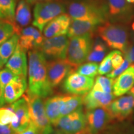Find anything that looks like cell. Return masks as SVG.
I'll list each match as a JSON object with an SVG mask.
<instances>
[{"mask_svg":"<svg viewBox=\"0 0 134 134\" xmlns=\"http://www.w3.org/2000/svg\"><path fill=\"white\" fill-rule=\"evenodd\" d=\"M104 23L95 20H79L71 19L67 36L69 38L94 34L99 26Z\"/></svg>","mask_w":134,"mask_h":134,"instance_id":"20","label":"cell"},{"mask_svg":"<svg viewBox=\"0 0 134 134\" xmlns=\"http://www.w3.org/2000/svg\"><path fill=\"white\" fill-rule=\"evenodd\" d=\"M124 60L122 53L119 50H113V55L112 57V64H113V70L116 69L122 64Z\"/></svg>","mask_w":134,"mask_h":134,"instance_id":"35","label":"cell"},{"mask_svg":"<svg viewBox=\"0 0 134 134\" xmlns=\"http://www.w3.org/2000/svg\"><path fill=\"white\" fill-rule=\"evenodd\" d=\"M8 107L15 114L14 119L9 124L11 129L17 133L26 129L31 123L29 104L26 98L23 96Z\"/></svg>","mask_w":134,"mask_h":134,"instance_id":"10","label":"cell"},{"mask_svg":"<svg viewBox=\"0 0 134 134\" xmlns=\"http://www.w3.org/2000/svg\"><path fill=\"white\" fill-rule=\"evenodd\" d=\"M114 81V79L107 76H98L95 80L92 90L107 93H113Z\"/></svg>","mask_w":134,"mask_h":134,"instance_id":"29","label":"cell"},{"mask_svg":"<svg viewBox=\"0 0 134 134\" xmlns=\"http://www.w3.org/2000/svg\"><path fill=\"white\" fill-rule=\"evenodd\" d=\"M18 134H41V132L31 122L29 127L26 129L23 130V132H19Z\"/></svg>","mask_w":134,"mask_h":134,"instance_id":"36","label":"cell"},{"mask_svg":"<svg viewBox=\"0 0 134 134\" xmlns=\"http://www.w3.org/2000/svg\"><path fill=\"white\" fill-rule=\"evenodd\" d=\"M94 83V78L84 76L77 72H72L64 80L63 88L68 93L82 96L91 91Z\"/></svg>","mask_w":134,"mask_h":134,"instance_id":"9","label":"cell"},{"mask_svg":"<svg viewBox=\"0 0 134 134\" xmlns=\"http://www.w3.org/2000/svg\"><path fill=\"white\" fill-rule=\"evenodd\" d=\"M128 94L130 95H132V96L134 97V85H133V86L132 87L131 89H130L129 91Z\"/></svg>","mask_w":134,"mask_h":134,"instance_id":"40","label":"cell"},{"mask_svg":"<svg viewBox=\"0 0 134 134\" xmlns=\"http://www.w3.org/2000/svg\"><path fill=\"white\" fill-rule=\"evenodd\" d=\"M66 11V4L57 0L37 3L34 8L32 24L42 32L48 23Z\"/></svg>","mask_w":134,"mask_h":134,"instance_id":"4","label":"cell"},{"mask_svg":"<svg viewBox=\"0 0 134 134\" xmlns=\"http://www.w3.org/2000/svg\"><path fill=\"white\" fill-rule=\"evenodd\" d=\"M44 38L42 32L36 27H26L20 33L19 45L26 51L38 49Z\"/></svg>","mask_w":134,"mask_h":134,"instance_id":"16","label":"cell"},{"mask_svg":"<svg viewBox=\"0 0 134 134\" xmlns=\"http://www.w3.org/2000/svg\"><path fill=\"white\" fill-rule=\"evenodd\" d=\"M31 21V4L27 0H19L17 4L14 17V24L17 34L19 35L22 29L26 27Z\"/></svg>","mask_w":134,"mask_h":134,"instance_id":"22","label":"cell"},{"mask_svg":"<svg viewBox=\"0 0 134 134\" xmlns=\"http://www.w3.org/2000/svg\"><path fill=\"white\" fill-rule=\"evenodd\" d=\"M127 1L129 3H132V0H127Z\"/></svg>","mask_w":134,"mask_h":134,"instance_id":"45","label":"cell"},{"mask_svg":"<svg viewBox=\"0 0 134 134\" xmlns=\"http://www.w3.org/2000/svg\"><path fill=\"white\" fill-rule=\"evenodd\" d=\"M113 55V51L108 53L104 58L100 62L99 65L98 73L100 75H107L113 70V64H112V57Z\"/></svg>","mask_w":134,"mask_h":134,"instance_id":"32","label":"cell"},{"mask_svg":"<svg viewBox=\"0 0 134 134\" xmlns=\"http://www.w3.org/2000/svg\"><path fill=\"white\" fill-rule=\"evenodd\" d=\"M108 6V19L112 22L126 21L132 18L133 9L127 0H105Z\"/></svg>","mask_w":134,"mask_h":134,"instance_id":"13","label":"cell"},{"mask_svg":"<svg viewBox=\"0 0 134 134\" xmlns=\"http://www.w3.org/2000/svg\"><path fill=\"white\" fill-rule=\"evenodd\" d=\"M66 35L45 38L38 50L50 60L65 59L69 39Z\"/></svg>","mask_w":134,"mask_h":134,"instance_id":"8","label":"cell"},{"mask_svg":"<svg viewBox=\"0 0 134 134\" xmlns=\"http://www.w3.org/2000/svg\"><path fill=\"white\" fill-rule=\"evenodd\" d=\"M18 76H19L15 75L13 71L6 67L0 70V96L2 94L3 90L6 85Z\"/></svg>","mask_w":134,"mask_h":134,"instance_id":"31","label":"cell"},{"mask_svg":"<svg viewBox=\"0 0 134 134\" xmlns=\"http://www.w3.org/2000/svg\"><path fill=\"white\" fill-rule=\"evenodd\" d=\"M19 35L18 34H14L7 41L0 45V56L5 63H6L16 50L17 46L19 43Z\"/></svg>","mask_w":134,"mask_h":134,"instance_id":"26","label":"cell"},{"mask_svg":"<svg viewBox=\"0 0 134 134\" xmlns=\"http://www.w3.org/2000/svg\"><path fill=\"white\" fill-rule=\"evenodd\" d=\"M28 57L27 91L42 98H46L53 91L48 80L47 58L38 49L30 50Z\"/></svg>","mask_w":134,"mask_h":134,"instance_id":"1","label":"cell"},{"mask_svg":"<svg viewBox=\"0 0 134 134\" xmlns=\"http://www.w3.org/2000/svg\"><path fill=\"white\" fill-rule=\"evenodd\" d=\"M130 64H131V63H130L127 58H125L124 62L122 63V64L120 65V66H119L118 68H116V69L113 70V71L110 72L109 73L107 74L106 76L110 78L114 79V78H117V76H119L122 73H123L127 68H129V67L130 66Z\"/></svg>","mask_w":134,"mask_h":134,"instance_id":"34","label":"cell"},{"mask_svg":"<svg viewBox=\"0 0 134 134\" xmlns=\"http://www.w3.org/2000/svg\"><path fill=\"white\" fill-rule=\"evenodd\" d=\"M115 97L113 93L91 90L83 96V104L86 110L98 108H108Z\"/></svg>","mask_w":134,"mask_h":134,"instance_id":"18","label":"cell"},{"mask_svg":"<svg viewBox=\"0 0 134 134\" xmlns=\"http://www.w3.org/2000/svg\"><path fill=\"white\" fill-rule=\"evenodd\" d=\"M93 34L70 38L65 60L76 69L87 60L92 46Z\"/></svg>","mask_w":134,"mask_h":134,"instance_id":"5","label":"cell"},{"mask_svg":"<svg viewBox=\"0 0 134 134\" xmlns=\"http://www.w3.org/2000/svg\"><path fill=\"white\" fill-rule=\"evenodd\" d=\"M63 97V95L50 97L47 99L44 103L47 115L52 125H55L62 117L61 108Z\"/></svg>","mask_w":134,"mask_h":134,"instance_id":"23","label":"cell"},{"mask_svg":"<svg viewBox=\"0 0 134 134\" xmlns=\"http://www.w3.org/2000/svg\"><path fill=\"white\" fill-rule=\"evenodd\" d=\"M115 134H134L133 132H121L119 133H115Z\"/></svg>","mask_w":134,"mask_h":134,"instance_id":"42","label":"cell"},{"mask_svg":"<svg viewBox=\"0 0 134 134\" xmlns=\"http://www.w3.org/2000/svg\"><path fill=\"white\" fill-rule=\"evenodd\" d=\"M52 134H65V133H62V132H59V131H57V132H54V133H52Z\"/></svg>","mask_w":134,"mask_h":134,"instance_id":"44","label":"cell"},{"mask_svg":"<svg viewBox=\"0 0 134 134\" xmlns=\"http://www.w3.org/2000/svg\"><path fill=\"white\" fill-rule=\"evenodd\" d=\"M77 134H89V133H88V132H87L86 129H85L83 130V131L80 132V133H77Z\"/></svg>","mask_w":134,"mask_h":134,"instance_id":"43","label":"cell"},{"mask_svg":"<svg viewBox=\"0 0 134 134\" xmlns=\"http://www.w3.org/2000/svg\"><path fill=\"white\" fill-rule=\"evenodd\" d=\"M17 34L14 23L8 20L0 19V45Z\"/></svg>","mask_w":134,"mask_h":134,"instance_id":"28","label":"cell"},{"mask_svg":"<svg viewBox=\"0 0 134 134\" xmlns=\"http://www.w3.org/2000/svg\"><path fill=\"white\" fill-rule=\"evenodd\" d=\"M27 89L26 78L21 76L13 80L7 85L0 96V108L6 104H11L16 101L24 95Z\"/></svg>","mask_w":134,"mask_h":134,"instance_id":"15","label":"cell"},{"mask_svg":"<svg viewBox=\"0 0 134 134\" xmlns=\"http://www.w3.org/2000/svg\"><path fill=\"white\" fill-rule=\"evenodd\" d=\"M23 96L27 100L31 123L39 130L41 134L52 133V124L47 115L45 104L42 98L32 94L27 91Z\"/></svg>","mask_w":134,"mask_h":134,"instance_id":"6","label":"cell"},{"mask_svg":"<svg viewBox=\"0 0 134 134\" xmlns=\"http://www.w3.org/2000/svg\"><path fill=\"white\" fill-rule=\"evenodd\" d=\"M0 134H18L14 132L10 125L0 124Z\"/></svg>","mask_w":134,"mask_h":134,"instance_id":"37","label":"cell"},{"mask_svg":"<svg viewBox=\"0 0 134 134\" xmlns=\"http://www.w3.org/2000/svg\"><path fill=\"white\" fill-rule=\"evenodd\" d=\"M86 117L83 108L61 117L53 125L58 131L65 134H77L86 128Z\"/></svg>","mask_w":134,"mask_h":134,"instance_id":"7","label":"cell"},{"mask_svg":"<svg viewBox=\"0 0 134 134\" xmlns=\"http://www.w3.org/2000/svg\"><path fill=\"white\" fill-rule=\"evenodd\" d=\"M17 0H0V19L14 23Z\"/></svg>","mask_w":134,"mask_h":134,"instance_id":"27","label":"cell"},{"mask_svg":"<svg viewBox=\"0 0 134 134\" xmlns=\"http://www.w3.org/2000/svg\"><path fill=\"white\" fill-rule=\"evenodd\" d=\"M98 63L88 62L78 66L76 69V72L84 76L94 78L98 75Z\"/></svg>","mask_w":134,"mask_h":134,"instance_id":"30","label":"cell"},{"mask_svg":"<svg viewBox=\"0 0 134 134\" xmlns=\"http://www.w3.org/2000/svg\"><path fill=\"white\" fill-rule=\"evenodd\" d=\"M124 54L125 58H127L130 63H134V46L129 48H127Z\"/></svg>","mask_w":134,"mask_h":134,"instance_id":"38","label":"cell"},{"mask_svg":"<svg viewBox=\"0 0 134 134\" xmlns=\"http://www.w3.org/2000/svg\"><path fill=\"white\" fill-rule=\"evenodd\" d=\"M134 108V97L127 94L115 99L108 107L110 117L113 119L123 120L132 113Z\"/></svg>","mask_w":134,"mask_h":134,"instance_id":"14","label":"cell"},{"mask_svg":"<svg viewBox=\"0 0 134 134\" xmlns=\"http://www.w3.org/2000/svg\"><path fill=\"white\" fill-rule=\"evenodd\" d=\"M132 29H133V31H134V23L132 25Z\"/></svg>","mask_w":134,"mask_h":134,"instance_id":"46","label":"cell"},{"mask_svg":"<svg viewBox=\"0 0 134 134\" xmlns=\"http://www.w3.org/2000/svg\"><path fill=\"white\" fill-rule=\"evenodd\" d=\"M134 85V65L127 68L114 80L113 93L115 97H119L129 91Z\"/></svg>","mask_w":134,"mask_h":134,"instance_id":"21","label":"cell"},{"mask_svg":"<svg viewBox=\"0 0 134 134\" xmlns=\"http://www.w3.org/2000/svg\"><path fill=\"white\" fill-rule=\"evenodd\" d=\"M6 67L18 76L26 78L27 73L26 51L18 43L14 52L6 63Z\"/></svg>","mask_w":134,"mask_h":134,"instance_id":"19","label":"cell"},{"mask_svg":"<svg viewBox=\"0 0 134 134\" xmlns=\"http://www.w3.org/2000/svg\"><path fill=\"white\" fill-rule=\"evenodd\" d=\"M86 130L89 134H100L112 119L108 109L98 108L87 110Z\"/></svg>","mask_w":134,"mask_h":134,"instance_id":"12","label":"cell"},{"mask_svg":"<svg viewBox=\"0 0 134 134\" xmlns=\"http://www.w3.org/2000/svg\"><path fill=\"white\" fill-rule=\"evenodd\" d=\"M4 64H6V63H5L3 61V60L2 59V58L0 56V70L3 68V66H4Z\"/></svg>","mask_w":134,"mask_h":134,"instance_id":"41","label":"cell"},{"mask_svg":"<svg viewBox=\"0 0 134 134\" xmlns=\"http://www.w3.org/2000/svg\"><path fill=\"white\" fill-rule=\"evenodd\" d=\"M76 69L65 59L50 60L47 62L48 80L51 88L58 86L70 73Z\"/></svg>","mask_w":134,"mask_h":134,"instance_id":"11","label":"cell"},{"mask_svg":"<svg viewBox=\"0 0 134 134\" xmlns=\"http://www.w3.org/2000/svg\"><path fill=\"white\" fill-rule=\"evenodd\" d=\"M15 117V114L8 107L0 108V124L9 125Z\"/></svg>","mask_w":134,"mask_h":134,"instance_id":"33","label":"cell"},{"mask_svg":"<svg viewBox=\"0 0 134 134\" xmlns=\"http://www.w3.org/2000/svg\"><path fill=\"white\" fill-rule=\"evenodd\" d=\"M66 6L67 13L73 19L95 20L103 23L108 19L105 0H71Z\"/></svg>","mask_w":134,"mask_h":134,"instance_id":"2","label":"cell"},{"mask_svg":"<svg viewBox=\"0 0 134 134\" xmlns=\"http://www.w3.org/2000/svg\"><path fill=\"white\" fill-rule=\"evenodd\" d=\"M71 18L68 14H62L58 16L45 26L43 34L45 38L63 36L68 34Z\"/></svg>","mask_w":134,"mask_h":134,"instance_id":"17","label":"cell"},{"mask_svg":"<svg viewBox=\"0 0 134 134\" xmlns=\"http://www.w3.org/2000/svg\"><path fill=\"white\" fill-rule=\"evenodd\" d=\"M83 96L80 95L64 96L61 108L62 117L83 108Z\"/></svg>","mask_w":134,"mask_h":134,"instance_id":"24","label":"cell"},{"mask_svg":"<svg viewBox=\"0 0 134 134\" xmlns=\"http://www.w3.org/2000/svg\"><path fill=\"white\" fill-rule=\"evenodd\" d=\"M28 3H29L31 4H35L37 3L43 2V1H53V0H27Z\"/></svg>","mask_w":134,"mask_h":134,"instance_id":"39","label":"cell"},{"mask_svg":"<svg viewBox=\"0 0 134 134\" xmlns=\"http://www.w3.org/2000/svg\"><path fill=\"white\" fill-rule=\"evenodd\" d=\"M99 36L109 47L125 53L128 48V33L124 26L108 21L97 29Z\"/></svg>","mask_w":134,"mask_h":134,"instance_id":"3","label":"cell"},{"mask_svg":"<svg viewBox=\"0 0 134 134\" xmlns=\"http://www.w3.org/2000/svg\"><path fill=\"white\" fill-rule=\"evenodd\" d=\"M107 46L106 43L100 37L96 38L93 42L91 50L87 58V61L90 62H100L104 58L108 52Z\"/></svg>","mask_w":134,"mask_h":134,"instance_id":"25","label":"cell"}]
</instances>
